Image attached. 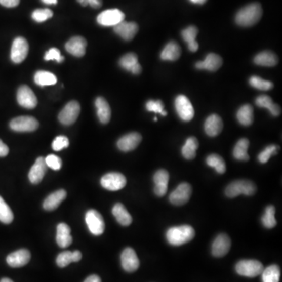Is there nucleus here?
<instances>
[{"instance_id": "2", "label": "nucleus", "mask_w": 282, "mask_h": 282, "mask_svg": "<svg viewBox=\"0 0 282 282\" xmlns=\"http://www.w3.org/2000/svg\"><path fill=\"white\" fill-rule=\"evenodd\" d=\"M195 231L189 225L178 226L169 229L167 232V239L172 246H179L192 240Z\"/></svg>"}, {"instance_id": "4", "label": "nucleus", "mask_w": 282, "mask_h": 282, "mask_svg": "<svg viewBox=\"0 0 282 282\" xmlns=\"http://www.w3.org/2000/svg\"><path fill=\"white\" fill-rule=\"evenodd\" d=\"M236 271L240 275L255 277L260 275L263 270V265L257 260H240L236 265Z\"/></svg>"}, {"instance_id": "34", "label": "nucleus", "mask_w": 282, "mask_h": 282, "mask_svg": "<svg viewBox=\"0 0 282 282\" xmlns=\"http://www.w3.org/2000/svg\"><path fill=\"white\" fill-rule=\"evenodd\" d=\"M82 259V253L79 251H65L60 253L57 257L58 267H65L73 262H78Z\"/></svg>"}, {"instance_id": "6", "label": "nucleus", "mask_w": 282, "mask_h": 282, "mask_svg": "<svg viewBox=\"0 0 282 282\" xmlns=\"http://www.w3.org/2000/svg\"><path fill=\"white\" fill-rule=\"evenodd\" d=\"M80 104L75 101H70L64 106L58 115V119L63 125L69 126L76 121L79 115Z\"/></svg>"}, {"instance_id": "53", "label": "nucleus", "mask_w": 282, "mask_h": 282, "mask_svg": "<svg viewBox=\"0 0 282 282\" xmlns=\"http://www.w3.org/2000/svg\"><path fill=\"white\" fill-rule=\"evenodd\" d=\"M190 1L193 3V4H200V5H202V4H204L207 0H190Z\"/></svg>"}, {"instance_id": "46", "label": "nucleus", "mask_w": 282, "mask_h": 282, "mask_svg": "<svg viewBox=\"0 0 282 282\" xmlns=\"http://www.w3.org/2000/svg\"><path fill=\"white\" fill-rule=\"evenodd\" d=\"M46 164L47 167L54 170H59L62 167V161L58 156L54 154H50L45 158Z\"/></svg>"}, {"instance_id": "24", "label": "nucleus", "mask_w": 282, "mask_h": 282, "mask_svg": "<svg viewBox=\"0 0 282 282\" xmlns=\"http://www.w3.org/2000/svg\"><path fill=\"white\" fill-rule=\"evenodd\" d=\"M119 64L122 68L134 74H140L142 71L141 65L138 62V57L134 53H129L123 56L120 59Z\"/></svg>"}, {"instance_id": "52", "label": "nucleus", "mask_w": 282, "mask_h": 282, "mask_svg": "<svg viewBox=\"0 0 282 282\" xmlns=\"http://www.w3.org/2000/svg\"><path fill=\"white\" fill-rule=\"evenodd\" d=\"M84 282H101V277H99V276L95 275H90L84 280Z\"/></svg>"}, {"instance_id": "21", "label": "nucleus", "mask_w": 282, "mask_h": 282, "mask_svg": "<svg viewBox=\"0 0 282 282\" xmlns=\"http://www.w3.org/2000/svg\"><path fill=\"white\" fill-rule=\"evenodd\" d=\"M31 259V253L27 250H19L11 253L7 257V262L9 266L14 268L24 267Z\"/></svg>"}, {"instance_id": "1", "label": "nucleus", "mask_w": 282, "mask_h": 282, "mask_svg": "<svg viewBox=\"0 0 282 282\" xmlns=\"http://www.w3.org/2000/svg\"><path fill=\"white\" fill-rule=\"evenodd\" d=\"M263 9L258 3H253L243 7L236 14L235 21L239 26L251 27L261 19Z\"/></svg>"}, {"instance_id": "30", "label": "nucleus", "mask_w": 282, "mask_h": 282, "mask_svg": "<svg viewBox=\"0 0 282 282\" xmlns=\"http://www.w3.org/2000/svg\"><path fill=\"white\" fill-rule=\"evenodd\" d=\"M254 63L263 67H273L278 63V58L271 51H263L254 57Z\"/></svg>"}, {"instance_id": "31", "label": "nucleus", "mask_w": 282, "mask_h": 282, "mask_svg": "<svg viewBox=\"0 0 282 282\" xmlns=\"http://www.w3.org/2000/svg\"><path fill=\"white\" fill-rule=\"evenodd\" d=\"M112 213L117 221L121 225L127 227V226L130 225L132 221H133L131 215L127 211L125 206L121 203H117V204L114 205L112 209Z\"/></svg>"}, {"instance_id": "41", "label": "nucleus", "mask_w": 282, "mask_h": 282, "mask_svg": "<svg viewBox=\"0 0 282 282\" xmlns=\"http://www.w3.org/2000/svg\"><path fill=\"white\" fill-rule=\"evenodd\" d=\"M14 220V214L9 206L6 203L0 196V221L6 224H9Z\"/></svg>"}, {"instance_id": "27", "label": "nucleus", "mask_w": 282, "mask_h": 282, "mask_svg": "<svg viewBox=\"0 0 282 282\" xmlns=\"http://www.w3.org/2000/svg\"><path fill=\"white\" fill-rule=\"evenodd\" d=\"M66 196H67V192L63 189L57 190L55 192L50 194L44 201V210H47V211H52V210H56L66 198Z\"/></svg>"}, {"instance_id": "33", "label": "nucleus", "mask_w": 282, "mask_h": 282, "mask_svg": "<svg viewBox=\"0 0 282 282\" xmlns=\"http://www.w3.org/2000/svg\"><path fill=\"white\" fill-rule=\"evenodd\" d=\"M256 104L260 107L267 108L270 111V114L273 116L280 115L281 112L280 107L277 104H274L269 96L260 95L256 99Z\"/></svg>"}, {"instance_id": "25", "label": "nucleus", "mask_w": 282, "mask_h": 282, "mask_svg": "<svg viewBox=\"0 0 282 282\" xmlns=\"http://www.w3.org/2000/svg\"><path fill=\"white\" fill-rule=\"evenodd\" d=\"M57 243L61 248H67L72 243L71 228L66 223H61L57 227Z\"/></svg>"}, {"instance_id": "40", "label": "nucleus", "mask_w": 282, "mask_h": 282, "mask_svg": "<svg viewBox=\"0 0 282 282\" xmlns=\"http://www.w3.org/2000/svg\"><path fill=\"white\" fill-rule=\"evenodd\" d=\"M262 223L267 229L273 228V227L277 225L274 206H268L266 208L264 215L262 217Z\"/></svg>"}, {"instance_id": "43", "label": "nucleus", "mask_w": 282, "mask_h": 282, "mask_svg": "<svg viewBox=\"0 0 282 282\" xmlns=\"http://www.w3.org/2000/svg\"><path fill=\"white\" fill-rule=\"evenodd\" d=\"M279 147L278 146L275 145V144H272V145L268 146V147H266V148L259 154L258 159L260 163H267V162L270 159V157L272 155H275L277 154V151H278Z\"/></svg>"}, {"instance_id": "12", "label": "nucleus", "mask_w": 282, "mask_h": 282, "mask_svg": "<svg viewBox=\"0 0 282 282\" xmlns=\"http://www.w3.org/2000/svg\"><path fill=\"white\" fill-rule=\"evenodd\" d=\"M191 194H192L191 186L187 183H182L170 194V203L174 206H184L190 200Z\"/></svg>"}, {"instance_id": "49", "label": "nucleus", "mask_w": 282, "mask_h": 282, "mask_svg": "<svg viewBox=\"0 0 282 282\" xmlns=\"http://www.w3.org/2000/svg\"><path fill=\"white\" fill-rule=\"evenodd\" d=\"M20 4V0H0V4L8 8L17 7Z\"/></svg>"}, {"instance_id": "8", "label": "nucleus", "mask_w": 282, "mask_h": 282, "mask_svg": "<svg viewBox=\"0 0 282 282\" xmlns=\"http://www.w3.org/2000/svg\"><path fill=\"white\" fill-rule=\"evenodd\" d=\"M125 19V14L118 9L106 10L97 16V21L102 26H116Z\"/></svg>"}, {"instance_id": "42", "label": "nucleus", "mask_w": 282, "mask_h": 282, "mask_svg": "<svg viewBox=\"0 0 282 282\" xmlns=\"http://www.w3.org/2000/svg\"><path fill=\"white\" fill-rule=\"evenodd\" d=\"M250 84L255 89L263 91L271 90L273 87V84L268 80H264L259 76H252L250 78Z\"/></svg>"}, {"instance_id": "48", "label": "nucleus", "mask_w": 282, "mask_h": 282, "mask_svg": "<svg viewBox=\"0 0 282 282\" xmlns=\"http://www.w3.org/2000/svg\"><path fill=\"white\" fill-rule=\"evenodd\" d=\"M44 59L46 61H57L58 63L62 62L64 60V57H63L60 52L59 50L57 48H51L46 53Z\"/></svg>"}, {"instance_id": "20", "label": "nucleus", "mask_w": 282, "mask_h": 282, "mask_svg": "<svg viewBox=\"0 0 282 282\" xmlns=\"http://www.w3.org/2000/svg\"><path fill=\"white\" fill-rule=\"evenodd\" d=\"M170 175L168 172L165 170H159L156 172L154 176V193L157 197H163L167 194L168 188Z\"/></svg>"}, {"instance_id": "19", "label": "nucleus", "mask_w": 282, "mask_h": 282, "mask_svg": "<svg viewBox=\"0 0 282 282\" xmlns=\"http://www.w3.org/2000/svg\"><path fill=\"white\" fill-rule=\"evenodd\" d=\"M87 46V40L84 37L74 36L65 44V49L71 55L80 57L85 55Z\"/></svg>"}, {"instance_id": "38", "label": "nucleus", "mask_w": 282, "mask_h": 282, "mask_svg": "<svg viewBox=\"0 0 282 282\" xmlns=\"http://www.w3.org/2000/svg\"><path fill=\"white\" fill-rule=\"evenodd\" d=\"M263 282H279L280 270L277 265H270L262 272Z\"/></svg>"}, {"instance_id": "11", "label": "nucleus", "mask_w": 282, "mask_h": 282, "mask_svg": "<svg viewBox=\"0 0 282 282\" xmlns=\"http://www.w3.org/2000/svg\"><path fill=\"white\" fill-rule=\"evenodd\" d=\"M101 186L108 190H121L127 184L125 176L119 173H107L101 180Z\"/></svg>"}, {"instance_id": "39", "label": "nucleus", "mask_w": 282, "mask_h": 282, "mask_svg": "<svg viewBox=\"0 0 282 282\" xmlns=\"http://www.w3.org/2000/svg\"><path fill=\"white\" fill-rule=\"evenodd\" d=\"M206 163L208 165L209 167H213L216 170L217 173L220 174H223L225 173L226 164L223 157H220L218 154H210L206 158Z\"/></svg>"}, {"instance_id": "36", "label": "nucleus", "mask_w": 282, "mask_h": 282, "mask_svg": "<svg viewBox=\"0 0 282 282\" xmlns=\"http://www.w3.org/2000/svg\"><path fill=\"white\" fill-rule=\"evenodd\" d=\"M198 141L194 137L187 139L185 144L182 147V154L187 160L194 159L196 156V151L198 148Z\"/></svg>"}, {"instance_id": "51", "label": "nucleus", "mask_w": 282, "mask_h": 282, "mask_svg": "<svg viewBox=\"0 0 282 282\" xmlns=\"http://www.w3.org/2000/svg\"><path fill=\"white\" fill-rule=\"evenodd\" d=\"M88 5L91 6L93 8L98 9L102 6V0H87Z\"/></svg>"}, {"instance_id": "56", "label": "nucleus", "mask_w": 282, "mask_h": 282, "mask_svg": "<svg viewBox=\"0 0 282 282\" xmlns=\"http://www.w3.org/2000/svg\"><path fill=\"white\" fill-rule=\"evenodd\" d=\"M0 282H14V281H13V280H11V279L10 278H7V277H5V278H3L2 280H0Z\"/></svg>"}, {"instance_id": "9", "label": "nucleus", "mask_w": 282, "mask_h": 282, "mask_svg": "<svg viewBox=\"0 0 282 282\" xmlns=\"http://www.w3.org/2000/svg\"><path fill=\"white\" fill-rule=\"evenodd\" d=\"M175 107L179 117L183 121L189 122L194 118V107L186 96H177L175 100Z\"/></svg>"}, {"instance_id": "55", "label": "nucleus", "mask_w": 282, "mask_h": 282, "mask_svg": "<svg viewBox=\"0 0 282 282\" xmlns=\"http://www.w3.org/2000/svg\"><path fill=\"white\" fill-rule=\"evenodd\" d=\"M78 2L82 6H84V7H86V6L88 5L87 0H78Z\"/></svg>"}, {"instance_id": "50", "label": "nucleus", "mask_w": 282, "mask_h": 282, "mask_svg": "<svg viewBox=\"0 0 282 282\" xmlns=\"http://www.w3.org/2000/svg\"><path fill=\"white\" fill-rule=\"evenodd\" d=\"M9 154V147L0 140V157H5Z\"/></svg>"}, {"instance_id": "5", "label": "nucleus", "mask_w": 282, "mask_h": 282, "mask_svg": "<svg viewBox=\"0 0 282 282\" xmlns=\"http://www.w3.org/2000/svg\"><path fill=\"white\" fill-rule=\"evenodd\" d=\"M86 223L90 231L94 235L99 236L104 233L105 223L101 213L97 210H90L86 214Z\"/></svg>"}, {"instance_id": "16", "label": "nucleus", "mask_w": 282, "mask_h": 282, "mask_svg": "<svg viewBox=\"0 0 282 282\" xmlns=\"http://www.w3.org/2000/svg\"><path fill=\"white\" fill-rule=\"evenodd\" d=\"M138 30L139 27L137 23L124 21L114 27V32L126 41L133 39L138 32Z\"/></svg>"}, {"instance_id": "35", "label": "nucleus", "mask_w": 282, "mask_h": 282, "mask_svg": "<svg viewBox=\"0 0 282 282\" xmlns=\"http://www.w3.org/2000/svg\"><path fill=\"white\" fill-rule=\"evenodd\" d=\"M250 147V141L246 138L239 140L236 144L233 151V154L236 159L239 161H249L250 155L248 154V149Z\"/></svg>"}, {"instance_id": "28", "label": "nucleus", "mask_w": 282, "mask_h": 282, "mask_svg": "<svg viewBox=\"0 0 282 282\" xmlns=\"http://www.w3.org/2000/svg\"><path fill=\"white\" fill-rule=\"evenodd\" d=\"M181 55V48L175 41L168 43L161 53V59L163 61H175Z\"/></svg>"}, {"instance_id": "29", "label": "nucleus", "mask_w": 282, "mask_h": 282, "mask_svg": "<svg viewBox=\"0 0 282 282\" xmlns=\"http://www.w3.org/2000/svg\"><path fill=\"white\" fill-rule=\"evenodd\" d=\"M197 33H198V29L195 26H189L188 28L183 30L181 32L183 39L187 43L189 51L191 52H196L198 50V44L196 41Z\"/></svg>"}, {"instance_id": "18", "label": "nucleus", "mask_w": 282, "mask_h": 282, "mask_svg": "<svg viewBox=\"0 0 282 282\" xmlns=\"http://www.w3.org/2000/svg\"><path fill=\"white\" fill-rule=\"evenodd\" d=\"M47 166L46 164L45 158L38 157L28 173V178L31 184H39L47 173Z\"/></svg>"}, {"instance_id": "13", "label": "nucleus", "mask_w": 282, "mask_h": 282, "mask_svg": "<svg viewBox=\"0 0 282 282\" xmlns=\"http://www.w3.org/2000/svg\"><path fill=\"white\" fill-rule=\"evenodd\" d=\"M18 102L21 107L28 109H32L38 104L36 96L28 86H21L18 90L17 94Z\"/></svg>"}, {"instance_id": "57", "label": "nucleus", "mask_w": 282, "mask_h": 282, "mask_svg": "<svg viewBox=\"0 0 282 282\" xmlns=\"http://www.w3.org/2000/svg\"><path fill=\"white\" fill-rule=\"evenodd\" d=\"M154 122H157V118H156V117H155V118H154Z\"/></svg>"}, {"instance_id": "23", "label": "nucleus", "mask_w": 282, "mask_h": 282, "mask_svg": "<svg viewBox=\"0 0 282 282\" xmlns=\"http://www.w3.org/2000/svg\"><path fill=\"white\" fill-rule=\"evenodd\" d=\"M223 60L220 56L216 54H210L206 56L203 61L196 63V68L199 70H207L210 71H216L221 67Z\"/></svg>"}, {"instance_id": "15", "label": "nucleus", "mask_w": 282, "mask_h": 282, "mask_svg": "<svg viewBox=\"0 0 282 282\" xmlns=\"http://www.w3.org/2000/svg\"><path fill=\"white\" fill-rule=\"evenodd\" d=\"M231 240L226 234H220L215 238L212 246V253L215 257H223L230 251Z\"/></svg>"}, {"instance_id": "45", "label": "nucleus", "mask_w": 282, "mask_h": 282, "mask_svg": "<svg viewBox=\"0 0 282 282\" xmlns=\"http://www.w3.org/2000/svg\"><path fill=\"white\" fill-rule=\"evenodd\" d=\"M146 108L148 111L159 113L163 116L167 115V111H164V104H163L161 100L147 101V104H146Z\"/></svg>"}, {"instance_id": "17", "label": "nucleus", "mask_w": 282, "mask_h": 282, "mask_svg": "<svg viewBox=\"0 0 282 282\" xmlns=\"http://www.w3.org/2000/svg\"><path fill=\"white\" fill-rule=\"evenodd\" d=\"M142 140V137L138 133H130L127 135L123 136L118 140L117 145L119 150L124 152L133 151L137 148V146L140 144Z\"/></svg>"}, {"instance_id": "37", "label": "nucleus", "mask_w": 282, "mask_h": 282, "mask_svg": "<svg viewBox=\"0 0 282 282\" xmlns=\"http://www.w3.org/2000/svg\"><path fill=\"white\" fill-rule=\"evenodd\" d=\"M35 83L40 87H46V86H52L57 84V77L53 73L46 71H38L35 73Z\"/></svg>"}, {"instance_id": "14", "label": "nucleus", "mask_w": 282, "mask_h": 282, "mask_svg": "<svg viewBox=\"0 0 282 282\" xmlns=\"http://www.w3.org/2000/svg\"><path fill=\"white\" fill-rule=\"evenodd\" d=\"M122 267L129 273L136 271L140 267V260L137 253L131 248H127L121 255Z\"/></svg>"}, {"instance_id": "54", "label": "nucleus", "mask_w": 282, "mask_h": 282, "mask_svg": "<svg viewBox=\"0 0 282 282\" xmlns=\"http://www.w3.org/2000/svg\"><path fill=\"white\" fill-rule=\"evenodd\" d=\"M44 4L51 5V4H56L57 3V0H42Z\"/></svg>"}, {"instance_id": "44", "label": "nucleus", "mask_w": 282, "mask_h": 282, "mask_svg": "<svg viewBox=\"0 0 282 282\" xmlns=\"http://www.w3.org/2000/svg\"><path fill=\"white\" fill-rule=\"evenodd\" d=\"M53 15V11L50 9H38L33 11L31 17L34 21L41 23L52 18Z\"/></svg>"}, {"instance_id": "32", "label": "nucleus", "mask_w": 282, "mask_h": 282, "mask_svg": "<svg viewBox=\"0 0 282 282\" xmlns=\"http://www.w3.org/2000/svg\"><path fill=\"white\" fill-rule=\"evenodd\" d=\"M237 119L240 125L245 127L252 125L254 119L253 107L250 104H245L241 106L237 111Z\"/></svg>"}, {"instance_id": "7", "label": "nucleus", "mask_w": 282, "mask_h": 282, "mask_svg": "<svg viewBox=\"0 0 282 282\" xmlns=\"http://www.w3.org/2000/svg\"><path fill=\"white\" fill-rule=\"evenodd\" d=\"M10 127L15 132H32L38 129V122L31 116H20L11 120Z\"/></svg>"}, {"instance_id": "10", "label": "nucleus", "mask_w": 282, "mask_h": 282, "mask_svg": "<svg viewBox=\"0 0 282 282\" xmlns=\"http://www.w3.org/2000/svg\"><path fill=\"white\" fill-rule=\"evenodd\" d=\"M28 42L23 37H18L14 40L11 47V58L13 62L20 64L25 60L28 54Z\"/></svg>"}, {"instance_id": "47", "label": "nucleus", "mask_w": 282, "mask_h": 282, "mask_svg": "<svg viewBox=\"0 0 282 282\" xmlns=\"http://www.w3.org/2000/svg\"><path fill=\"white\" fill-rule=\"evenodd\" d=\"M69 146V140L65 136H59L56 137L53 141L52 147L54 151H60L62 149L66 148Z\"/></svg>"}, {"instance_id": "22", "label": "nucleus", "mask_w": 282, "mask_h": 282, "mask_svg": "<svg viewBox=\"0 0 282 282\" xmlns=\"http://www.w3.org/2000/svg\"><path fill=\"white\" fill-rule=\"evenodd\" d=\"M205 131L210 137H217L221 133L223 123L221 118L217 114H211L205 122Z\"/></svg>"}, {"instance_id": "3", "label": "nucleus", "mask_w": 282, "mask_h": 282, "mask_svg": "<svg viewBox=\"0 0 282 282\" xmlns=\"http://www.w3.org/2000/svg\"><path fill=\"white\" fill-rule=\"evenodd\" d=\"M256 184L250 180H239L230 183L225 190L226 196L230 198L237 197L240 194L252 196L256 194Z\"/></svg>"}, {"instance_id": "26", "label": "nucleus", "mask_w": 282, "mask_h": 282, "mask_svg": "<svg viewBox=\"0 0 282 282\" xmlns=\"http://www.w3.org/2000/svg\"><path fill=\"white\" fill-rule=\"evenodd\" d=\"M97 116L99 120L103 124H107L111 119V111L109 104L104 97H97L95 101Z\"/></svg>"}]
</instances>
